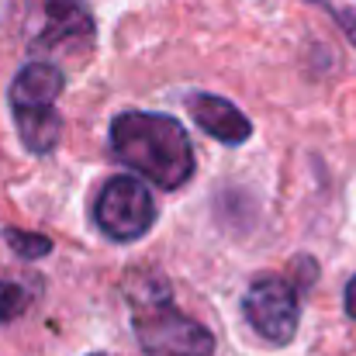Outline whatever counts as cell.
<instances>
[{
	"mask_svg": "<svg viewBox=\"0 0 356 356\" xmlns=\"http://www.w3.org/2000/svg\"><path fill=\"white\" fill-rule=\"evenodd\" d=\"M14 121H17V135H21L24 149L45 156V152H52L59 145L63 121H59L56 111H28V115H14Z\"/></svg>",
	"mask_w": 356,
	"mask_h": 356,
	"instance_id": "8",
	"label": "cell"
},
{
	"mask_svg": "<svg viewBox=\"0 0 356 356\" xmlns=\"http://www.w3.org/2000/svg\"><path fill=\"white\" fill-rule=\"evenodd\" d=\"M94 356H104V353H94Z\"/></svg>",
	"mask_w": 356,
	"mask_h": 356,
	"instance_id": "13",
	"label": "cell"
},
{
	"mask_svg": "<svg viewBox=\"0 0 356 356\" xmlns=\"http://www.w3.org/2000/svg\"><path fill=\"white\" fill-rule=\"evenodd\" d=\"M90 38H94V21L80 0H49V21L42 31L45 45L73 49V45H90Z\"/></svg>",
	"mask_w": 356,
	"mask_h": 356,
	"instance_id": "7",
	"label": "cell"
},
{
	"mask_svg": "<svg viewBox=\"0 0 356 356\" xmlns=\"http://www.w3.org/2000/svg\"><path fill=\"white\" fill-rule=\"evenodd\" d=\"M187 111L194 124L201 131H208L215 142L222 145H242L249 135H252V124L249 118L238 111L232 101L225 97H215V94H191L187 97Z\"/></svg>",
	"mask_w": 356,
	"mask_h": 356,
	"instance_id": "6",
	"label": "cell"
},
{
	"mask_svg": "<svg viewBox=\"0 0 356 356\" xmlns=\"http://www.w3.org/2000/svg\"><path fill=\"white\" fill-rule=\"evenodd\" d=\"M312 3H318L346 31V38L356 45V0H312Z\"/></svg>",
	"mask_w": 356,
	"mask_h": 356,
	"instance_id": "10",
	"label": "cell"
},
{
	"mask_svg": "<svg viewBox=\"0 0 356 356\" xmlns=\"http://www.w3.org/2000/svg\"><path fill=\"white\" fill-rule=\"evenodd\" d=\"M128 308H131V325L138 336V346L149 356H211L215 353V336L184 315L163 277H145L128 291Z\"/></svg>",
	"mask_w": 356,
	"mask_h": 356,
	"instance_id": "2",
	"label": "cell"
},
{
	"mask_svg": "<svg viewBox=\"0 0 356 356\" xmlns=\"http://www.w3.org/2000/svg\"><path fill=\"white\" fill-rule=\"evenodd\" d=\"M35 301V287H28L24 280H0V325L21 318Z\"/></svg>",
	"mask_w": 356,
	"mask_h": 356,
	"instance_id": "9",
	"label": "cell"
},
{
	"mask_svg": "<svg viewBox=\"0 0 356 356\" xmlns=\"http://www.w3.org/2000/svg\"><path fill=\"white\" fill-rule=\"evenodd\" d=\"M7 238H10V249L17 256H24V259H38V256H45L52 249V242L45 236H28V232H17V229H10Z\"/></svg>",
	"mask_w": 356,
	"mask_h": 356,
	"instance_id": "11",
	"label": "cell"
},
{
	"mask_svg": "<svg viewBox=\"0 0 356 356\" xmlns=\"http://www.w3.org/2000/svg\"><path fill=\"white\" fill-rule=\"evenodd\" d=\"M242 315L259 339L273 346H287L298 336V322H301V301L294 284L280 277L252 280L249 291L242 294Z\"/></svg>",
	"mask_w": 356,
	"mask_h": 356,
	"instance_id": "4",
	"label": "cell"
},
{
	"mask_svg": "<svg viewBox=\"0 0 356 356\" xmlns=\"http://www.w3.org/2000/svg\"><path fill=\"white\" fill-rule=\"evenodd\" d=\"M66 87V76L52 63H28L10 83V111L28 115V111H56V101Z\"/></svg>",
	"mask_w": 356,
	"mask_h": 356,
	"instance_id": "5",
	"label": "cell"
},
{
	"mask_svg": "<svg viewBox=\"0 0 356 356\" xmlns=\"http://www.w3.org/2000/svg\"><path fill=\"white\" fill-rule=\"evenodd\" d=\"M97 229L111 242H135L156 225L152 191L138 177H111L94 201Z\"/></svg>",
	"mask_w": 356,
	"mask_h": 356,
	"instance_id": "3",
	"label": "cell"
},
{
	"mask_svg": "<svg viewBox=\"0 0 356 356\" xmlns=\"http://www.w3.org/2000/svg\"><path fill=\"white\" fill-rule=\"evenodd\" d=\"M343 301H346V315L356 322V277L346 280V291H343Z\"/></svg>",
	"mask_w": 356,
	"mask_h": 356,
	"instance_id": "12",
	"label": "cell"
},
{
	"mask_svg": "<svg viewBox=\"0 0 356 356\" xmlns=\"http://www.w3.org/2000/svg\"><path fill=\"white\" fill-rule=\"evenodd\" d=\"M111 149L128 170L163 191H180L194 177V145L184 124L156 111H124L111 121Z\"/></svg>",
	"mask_w": 356,
	"mask_h": 356,
	"instance_id": "1",
	"label": "cell"
}]
</instances>
